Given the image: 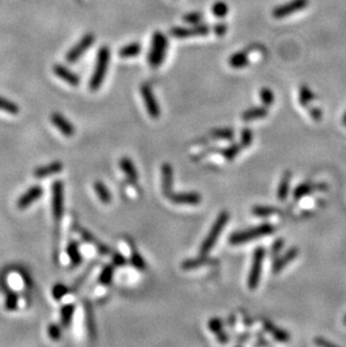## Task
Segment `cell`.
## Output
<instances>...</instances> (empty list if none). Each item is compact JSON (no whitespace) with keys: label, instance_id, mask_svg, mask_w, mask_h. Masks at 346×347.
Masks as SVG:
<instances>
[{"label":"cell","instance_id":"cell-2","mask_svg":"<svg viewBox=\"0 0 346 347\" xmlns=\"http://www.w3.org/2000/svg\"><path fill=\"white\" fill-rule=\"evenodd\" d=\"M169 42L166 36L161 32H155L152 36V44L148 53V63L152 67H158L163 63L168 52Z\"/></svg>","mask_w":346,"mask_h":347},{"label":"cell","instance_id":"cell-23","mask_svg":"<svg viewBox=\"0 0 346 347\" xmlns=\"http://www.w3.org/2000/svg\"><path fill=\"white\" fill-rule=\"evenodd\" d=\"M268 116V109L267 107H254V108H250L246 111H244L242 115V118L245 122H250V120H254L258 118H264V117Z\"/></svg>","mask_w":346,"mask_h":347},{"label":"cell","instance_id":"cell-28","mask_svg":"<svg viewBox=\"0 0 346 347\" xmlns=\"http://www.w3.org/2000/svg\"><path fill=\"white\" fill-rule=\"evenodd\" d=\"M20 305V296L15 291H8L5 298V309L8 311H15Z\"/></svg>","mask_w":346,"mask_h":347},{"label":"cell","instance_id":"cell-36","mask_svg":"<svg viewBox=\"0 0 346 347\" xmlns=\"http://www.w3.org/2000/svg\"><path fill=\"white\" fill-rule=\"evenodd\" d=\"M260 99L264 103L265 107L272 106L274 103V94L269 88H262L260 90Z\"/></svg>","mask_w":346,"mask_h":347},{"label":"cell","instance_id":"cell-9","mask_svg":"<svg viewBox=\"0 0 346 347\" xmlns=\"http://www.w3.org/2000/svg\"><path fill=\"white\" fill-rule=\"evenodd\" d=\"M141 95L143 98V101L145 103V107L147 109V113L153 119H158L161 115V109L159 106V102L157 100L155 96H154L151 86L148 84H143L141 86Z\"/></svg>","mask_w":346,"mask_h":347},{"label":"cell","instance_id":"cell-38","mask_svg":"<svg viewBox=\"0 0 346 347\" xmlns=\"http://www.w3.org/2000/svg\"><path fill=\"white\" fill-rule=\"evenodd\" d=\"M85 319H86V328H88L89 336L92 337V338H95L96 337V325H95L94 314H92L91 309L89 307H86Z\"/></svg>","mask_w":346,"mask_h":347},{"label":"cell","instance_id":"cell-18","mask_svg":"<svg viewBox=\"0 0 346 347\" xmlns=\"http://www.w3.org/2000/svg\"><path fill=\"white\" fill-rule=\"evenodd\" d=\"M162 190L163 195L166 197L172 192L173 185V169L169 163H164L162 165Z\"/></svg>","mask_w":346,"mask_h":347},{"label":"cell","instance_id":"cell-10","mask_svg":"<svg viewBox=\"0 0 346 347\" xmlns=\"http://www.w3.org/2000/svg\"><path fill=\"white\" fill-rule=\"evenodd\" d=\"M209 26L205 24H197L193 27H175L170 30L173 37L177 39H187L194 36H206L209 34Z\"/></svg>","mask_w":346,"mask_h":347},{"label":"cell","instance_id":"cell-41","mask_svg":"<svg viewBox=\"0 0 346 347\" xmlns=\"http://www.w3.org/2000/svg\"><path fill=\"white\" fill-rule=\"evenodd\" d=\"M253 142V133L250 128H243L242 133H240V146L249 147Z\"/></svg>","mask_w":346,"mask_h":347},{"label":"cell","instance_id":"cell-35","mask_svg":"<svg viewBox=\"0 0 346 347\" xmlns=\"http://www.w3.org/2000/svg\"><path fill=\"white\" fill-rule=\"evenodd\" d=\"M212 10L215 17L224 18L228 14V11H230V8H228V5L224 2H216L213 5Z\"/></svg>","mask_w":346,"mask_h":347},{"label":"cell","instance_id":"cell-34","mask_svg":"<svg viewBox=\"0 0 346 347\" xmlns=\"http://www.w3.org/2000/svg\"><path fill=\"white\" fill-rule=\"evenodd\" d=\"M113 276H114V268L111 265H106L102 269L98 280L101 284H103V286H108V284H110L111 281H113Z\"/></svg>","mask_w":346,"mask_h":347},{"label":"cell","instance_id":"cell-8","mask_svg":"<svg viewBox=\"0 0 346 347\" xmlns=\"http://www.w3.org/2000/svg\"><path fill=\"white\" fill-rule=\"evenodd\" d=\"M95 42V35L94 34H86L84 35L81 40H80L76 45H74L69 52L66 54V61L69 63H74L77 62L80 58L82 57V54L85 53L86 49H88Z\"/></svg>","mask_w":346,"mask_h":347},{"label":"cell","instance_id":"cell-6","mask_svg":"<svg viewBox=\"0 0 346 347\" xmlns=\"http://www.w3.org/2000/svg\"><path fill=\"white\" fill-rule=\"evenodd\" d=\"M64 213V185L57 180L52 184V215L55 222H59Z\"/></svg>","mask_w":346,"mask_h":347},{"label":"cell","instance_id":"cell-21","mask_svg":"<svg viewBox=\"0 0 346 347\" xmlns=\"http://www.w3.org/2000/svg\"><path fill=\"white\" fill-rule=\"evenodd\" d=\"M122 171L125 173L126 177L131 180L132 182H136L139 180V172L136 171V168L132 160L129 158H123L119 162Z\"/></svg>","mask_w":346,"mask_h":347},{"label":"cell","instance_id":"cell-30","mask_svg":"<svg viewBox=\"0 0 346 347\" xmlns=\"http://www.w3.org/2000/svg\"><path fill=\"white\" fill-rule=\"evenodd\" d=\"M252 214L257 217H269L272 215L281 214V212L275 207L270 206H255L252 209Z\"/></svg>","mask_w":346,"mask_h":347},{"label":"cell","instance_id":"cell-26","mask_svg":"<svg viewBox=\"0 0 346 347\" xmlns=\"http://www.w3.org/2000/svg\"><path fill=\"white\" fill-rule=\"evenodd\" d=\"M74 311H76V307L72 303H66L63 307L61 308L60 311V317H61V323L63 327L70 326Z\"/></svg>","mask_w":346,"mask_h":347},{"label":"cell","instance_id":"cell-4","mask_svg":"<svg viewBox=\"0 0 346 347\" xmlns=\"http://www.w3.org/2000/svg\"><path fill=\"white\" fill-rule=\"evenodd\" d=\"M274 231H275L274 226H272L271 224H262L254 228L247 229V231L234 233L233 235H231V237H230V244L240 245V244L249 243V241L253 239L267 236V235L274 233Z\"/></svg>","mask_w":346,"mask_h":347},{"label":"cell","instance_id":"cell-39","mask_svg":"<svg viewBox=\"0 0 346 347\" xmlns=\"http://www.w3.org/2000/svg\"><path fill=\"white\" fill-rule=\"evenodd\" d=\"M69 292V289L63 283H57L52 289V296L55 300H61Z\"/></svg>","mask_w":346,"mask_h":347},{"label":"cell","instance_id":"cell-24","mask_svg":"<svg viewBox=\"0 0 346 347\" xmlns=\"http://www.w3.org/2000/svg\"><path fill=\"white\" fill-rule=\"evenodd\" d=\"M142 52V45L140 43L135 42L131 43V44H127L124 47H122L118 52V55L123 59H127V58H134L137 57Z\"/></svg>","mask_w":346,"mask_h":347},{"label":"cell","instance_id":"cell-47","mask_svg":"<svg viewBox=\"0 0 346 347\" xmlns=\"http://www.w3.org/2000/svg\"><path fill=\"white\" fill-rule=\"evenodd\" d=\"M213 29H214V33L216 35L221 37V36H224L227 33L228 26H227V25L225 23H219V24H216Z\"/></svg>","mask_w":346,"mask_h":347},{"label":"cell","instance_id":"cell-15","mask_svg":"<svg viewBox=\"0 0 346 347\" xmlns=\"http://www.w3.org/2000/svg\"><path fill=\"white\" fill-rule=\"evenodd\" d=\"M62 170H63V163L61 161H55V162L48 163L46 165L40 166V168L35 169L34 177L36 179H45L47 177H51L53 175H58Z\"/></svg>","mask_w":346,"mask_h":347},{"label":"cell","instance_id":"cell-17","mask_svg":"<svg viewBox=\"0 0 346 347\" xmlns=\"http://www.w3.org/2000/svg\"><path fill=\"white\" fill-rule=\"evenodd\" d=\"M53 72L55 73V76H58L61 80H63V81H65L66 83H69L70 85L76 86L80 82V79L76 73L70 71L69 69H67V67L61 65V64L54 65Z\"/></svg>","mask_w":346,"mask_h":347},{"label":"cell","instance_id":"cell-49","mask_svg":"<svg viewBox=\"0 0 346 347\" xmlns=\"http://www.w3.org/2000/svg\"><path fill=\"white\" fill-rule=\"evenodd\" d=\"M113 264L116 266H123L126 264V259L122 255V254L115 253L113 254Z\"/></svg>","mask_w":346,"mask_h":347},{"label":"cell","instance_id":"cell-7","mask_svg":"<svg viewBox=\"0 0 346 347\" xmlns=\"http://www.w3.org/2000/svg\"><path fill=\"white\" fill-rule=\"evenodd\" d=\"M308 4H309V0H291V2L275 7L273 11H272V15H273L274 18L280 20V18L290 16L291 14H293V12L305 9L308 6Z\"/></svg>","mask_w":346,"mask_h":347},{"label":"cell","instance_id":"cell-1","mask_svg":"<svg viewBox=\"0 0 346 347\" xmlns=\"http://www.w3.org/2000/svg\"><path fill=\"white\" fill-rule=\"evenodd\" d=\"M110 60V49L108 46H101L99 48L97 55V62L95 66V71L92 73L89 88L91 91H97L103 83L105 77H106L108 64Z\"/></svg>","mask_w":346,"mask_h":347},{"label":"cell","instance_id":"cell-22","mask_svg":"<svg viewBox=\"0 0 346 347\" xmlns=\"http://www.w3.org/2000/svg\"><path fill=\"white\" fill-rule=\"evenodd\" d=\"M290 181H291V172H289V171L284 172V175L282 176L280 180L279 187H278V191H276L278 199H279L280 201L287 199L288 194H289V188H290Z\"/></svg>","mask_w":346,"mask_h":347},{"label":"cell","instance_id":"cell-43","mask_svg":"<svg viewBox=\"0 0 346 347\" xmlns=\"http://www.w3.org/2000/svg\"><path fill=\"white\" fill-rule=\"evenodd\" d=\"M202 20H203V15L201 14V12H198V11L189 12V14H185L183 16V21L187 24L197 25V24H200Z\"/></svg>","mask_w":346,"mask_h":347},{"label":"cell","instance_id":"cell-29","mask_svg":"<svg viewBox=\"0 0 346 347\" xmlns=\"http://www.w3.org/2000/svg\"><path fill=\"white\" fill-rule=\"evenodd\" d=\"M0 110L6 111V113H8L10 115H17L20 113L21 108L16 102L9 100L7 98L0 97Z\"/></svg>","mask_w":346,"mask_h":347},{"label":"cell","instance_id":"cell-42","mask_svg":"<svg viewBox=\"0 0 346 347\" xmlns=\"http://www.w3.org/2000/svg\"><path fill=\"white\" fill-rule=\"evenodd\" d=\"M47 335L52 340L58 342L62 336V329L58 324H49L47 327Z\"/></svg>","mask_w":346,"mask_h":347},{"label":"cell","instance_id":"cell-14","mask_svg":"<svg viewBox=\"0 0 346 347\" xmlns=\"http://www.w3.org/2000/svg\"><path fill=\"white\" fill-rule=\"evenodd\" d=\"M51 122L62 134L66 136V137H71V136H73L74 133H76V128H74V126L60 113H53L51 116Z\"/></svg>","mask_w":346,"mask_h":347},{"label":"cell","instance_id":"cell-20","mask_svg":"<svg viewBox=\"0 0 346 347\" xmlns=\"http://www.w3.org/2000/svg\"><path fill=\"white\" fill-rule=\"evenodd\" d=\"M66 254L70 258V263L72 268H77L82 263V255L79 250V244L77 241L71 240L66 246Z\"/></svg>","mask_w":346,"mask_h":347},{"label":"cell","instance_id":"cell-48","mask_svg":"<svg viewBox=\"0 0 346 347\" xmlns=\"http://www.w3.org/2000/svg\"><path fill=\"white\" fill-rule=\"evenodd\" d=\"M309 115H310V117L315 122H319L323 118V111H321V109L318 107L310 108V110H309Z\"/></svg>","mask_w":346,"mask_h":347},{"label":"cell","instance_id":"cell-32","mask_svg":"<svg viewBox=\"0 0 346 347\" xmlns=\"http://www.w3.org/2000/svg\"><path fill=\"white\" fill-rule=\"evenodd\" d=\"M212 135V137L216 138V140H225V141H231L234 138V131L232 128H217V129H214L210 133Z\"/></svg>","mask_w":346,"mask_h":347},{"label":"cell","instance_id":"cell-50","mask_svg":"<svg viewBox=\"0 0 346 347\" xmlns=\"http://www.w3.org/2000/svg\"><path fill=\"white\" fill-rule=\"evenodd\" d=\"M315 343H316L317 345L319 346H336V344H334V343H331V342H327L326 339L324 338H317V339H315Z\"/></svg>","mask_w":346,"mask_h":347},{"label":"cell","instance_id":"cell-13","mask_svg":"<svg viewBox=\"0 0 346 347\" xmlns=\"http://www.w3.org/2000/svg\"><path fill=\"white\" fill-rule=\"evenodd\" d=\"M298 254L299 250L297 249V247H291V249H289L283 255L275 257L273 264H272V272H273L274 274L280 273L290 262H292L293 259L298 256Z\"/></svg>","mask_w":346,"mask_h":347},{"label":"cell","instance_id":"cell-16","mask_svg":"<svg viewBox=\"0 0 346 347\" xmlns=\"http://www.w3.org/2000/svg\"><path fill=\"white\" fill-rule=\"evenodd\" d=\"M328 189L327 184L325 183H319V184H313L310 182H305L299 184L293 191V198L296 200L301 199L302 197H305L309 194H312L314 190H319V191H326Z\"/></svg>","mask_w":346,"mask_h":347},{"label":"cell","instance_id":"cell-3","mask_svg":"<svg viewBox=\"0 0 346 347\" xmlns=\"http://www.w3.org/2000/svg\"><path fill=\"white\" fill-rule=\"evenodd\" d=\"M228 220H230V214H228L227 212H221L219 216L217 217V219L215 220L214 225L212 229L209 231L205 240L202 241V244L200 246L201 255H207V254L213 250L216 241H217V239L220 236V234L222 233V229H224L225 226L227 225Z\"/></svg>","mask_w":346,"mask_h":347},{"label":"cell","instance_id":"cell-12","mask_svg":"<svg viewBox=\"0 0 346 347\" xmlns=\"http://www.w3.org/2000/svg\"><path fill=\"white\" fill-rule=\"evenodd\" d=\"M43 188L41 185H33V187H30L28 190H26L24 192V194L18 198L17 199V208L18 209H26L29 206H32V204L42 198L43 196Z\"/></svg>","mask_w":346,"mask_h":347},{"label":"cell","instance_id":"cell-27","mask_svg":"<svg viewBox=\"0 0 346 347\" xmlns=\"http://www.w3.org/2000/svg\"><path fill=\"white\" fill-rule=\"evenodd\" d=\"M94 188H95V191H96L98 198L103 203H109L111 201V199H113V198H111L110 191L107 189V187L105 185L103 182L96 181L95 184H94Z\"/></svg>","mask_w":346,"mask_h":347},{"label":"cell","instance_id":"cell-19","mask_svg":"<svg viewBox=\"0 0 346 347\" xmlns=\"http://www.w3.org/2000/svg\"><path fill=\"white\" fill-rule=\"evenodd\" d=\"M263 325H264L265 331L269 332L271 334V335L274 337V339L278 340V342L287 343V342H289V340H290L289 334L286 331H283V329H281V328L276 327L274 324L270 323L269 320H264L263 321Z\"/></svg>","mask_w":346,"mask_h":347},{"label":"cell","instance_id":"cell-45","mask_svg":"<svg viewBox=\"0 0 346 347\" xmlns=\"http://www.w3.org/2000/svg\"><path fill=\"white\" fill-rule=\"evenodd\" d=\"M283 246H284V239L276 238L271 246V255L273 257H276L278 255H279V253L282 251Z\"/></svg>","mask_w":346,"mask_h":347},{"label":"cell","instance_id":"cell-31","mask_svg":"<svg viewBox=\"0 0 346 347\" xmlns=\"http://www.w3.org/2000/svg\"><path fill=\"white\" fill-rule=\"evenodd\" d=\"M210 263V259L206 257V255H202V257L199 258H195V259H188V261H184L181 264V268L183 270H194L197 268H200L201 265H205Z\"/></svg>","mask_w":346,"mask_h":347},{"label":"cell","instance_id":"cell-51","mask_svg":"<svg viewBox=\"0 0 346 347\" xmlns=\"http://www.w3.org/2000/svg\"><path fill=\"white\" fill-rule=\"evenodd\" d=\"M216 336H217V339L219 340V342L221 344H225V343L228 342V340H230V338H228V335H227V334L225 332H221V333L217 334V335H216Z\"/></svg>","mask_w":346,"mask_h":347},{"label":"cell","instance_id":"cell-37","mask_svg":"<svg viewBox=\"0 0 346 347\" xmlns=\"http://www.w3.org/2000/svg\"><path fill=\"white\" fill-rule=\"evenodd\" d=\"M240 146L239 144H232L228 147L221 150V154L227 161H233L235 158L238 155V153L240 152Z\"/></svg>","mask_w":346,"mask_h":347},{"label":"cell","instance_id":"cell-52","mask_svg":"<svg viewBox=\"0 0 346 347\" xmlns=\"http://www.w3.org/2000/svg\"><path fill=\"white\" fill-rule=\"evenodd\" d=\"M342 124H343V125L346 127V111H345V114H344L343 118H342Z\"/></svg>","mask_w":346,"mask_h":347},{"label":"cell","instance_id":"cell-53","mask_svg":"<svg viewBox=\"0 0 346 347\" xmlns=\"http://www.w3.org/2000/svg\"><path fill=\"white\" fill-rule=\"evenodd\" d=\"M344 324L346 325V316H345V317H344Z\"/></svg>","mask_w":346,"mask_h":347},{"label":"cell","instance_id":"cell-46","mask_svg":"<svg viewBox=\"0 0 346 347\" xmlns=\"http://www.w3.org/2000/svg\"><path fill=\"white\" fill-rule=\"evenodd\" d=\"M78 233L81 235V237L85 240V241H88V243H96L97 244V240L95 238V236L92 234H90L88 231H85V229L83 228H78Z\"/></svg>","mask_w":346,"mask_h":347},{"label":"cell","instance_id":"cell-33","mask_svg":"<svg viewBox=\"0 0 346 347\" xmlns=\"http://www.w3.org/2000/svg\"><path fill=\"white\" fill-rule=\"evenodd\" d=\"M315 99L314 92L308 88L307 85H301L300 86V91H299V100L302 106L306 107L308 106Z\"/></svg>","mask_w":346,"mask_h":347},{"label":"cell","instance_id":"cell-44","mask_svg":"<svg viewBox=\"0 0 346 347\" xmlns=\"http://www.w3.org/2000/svg\"><path fill=\"white\" fill-rule=\"evenodd\" d=\"M208 327H209L210 332H213L215 335H217V334L224 332V329H222V323L219 318L210 319L208 323Z\"/></svg>","mask_w":346,"mask_h":347},{"label":"cell","instance_id":"cell-40","mask_svg":"<svg viewBox=\"0 0 346 347\" xmlns=\"http://www.w3.org/2000/svg\"><path fill=\"white\" fill-rule=\"evenodd\" d=\"M131 262L132 264L135 266L136 269L137 270H141V271H143L146 269V263L144 261V258L141 256V254L137 252V251H135L133 250L132 251V254H131Z\"/></svg>","mask_w":346,"mask_h":347},{"label":"cell","instance_id":"cell-5","mask_svg":"<svg viewBox=\"0 0 346 347\" xmlns=\"http://www.w3.org/2000/svg\"><path fill=\"white\" fill-rule=\"evenodd\" d=\"M265 256L264 247H257V249L253 253V261L250 270L249 279H247V286L251 290H255L258 287L260 279H261L262 273V265Z\"/></svg>","mask_w":346,"mask_h":347},{"label":"cell","instance_id":"cell-11","mask_svg":"<svg viewBox=\"0 0 346 347\" xmlns=\"http://www.w3.org/2000/svg\"><path fill=\"white\" fill-rule=\"evenodd\" d=\"M168 199L176 204H185V206H197L201 202V196L198 192H171L166 196Z\"/></svg>","mask_w":346,"mask_h":347},{"label":"cell","instance_id":"cell-25","mask_svg":"<svg viewBox=\"0 0 346 347\" xmlns=\"http://www.w3.org/2000/svg\"><path fill=\"white\" fill-rule=\"evenodd\" d=\"M249 57H247V53L244 51L234 53L230 58V65L233 66L234 69H242V67L249 65Z\"/></svg>","mask_w":346,"mask_h":347}]
</instances>
